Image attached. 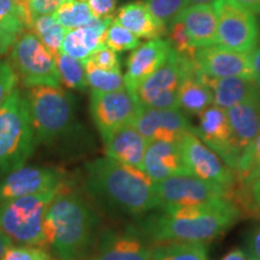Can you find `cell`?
<instances>
[{"instance_id":"ab89813d","label":"cell","mask_w":260,"mask_h":260,"mask_svg":"<svg viewBox=\"0 0 260 260\" xmlns=\"http://www.w3.org/2000/svg\"><path fill=\"white\" fill-rule=\"evenodd\" d=\"M18 75L16 74L11 64L6 60H0V107L17 88Z\"/></svg>"},{"instance_id":"b9f144b4","label":"cell","mask_w":260,"mask_h":260,"mask_svg":"<svg viewBox=\"0 0 260 260\" xmlns=\"http://www.w3.org/2000/svg\"><path fill=\"white\" fill-rule=\"evenodd\" d=\"M67 0H29V8L32 17L44 15H53Z\"/></svg>"},{"instance_id":"30bf717a","label":"cell","mask_w":260,"mask_h":260,"mask_svg":"<svg viewBox=\"0 0 260 260\" xmlns=\"http://www.w3.org/2000/svg\"><path fill=\"white\" fill-rule=\"evenodd\" d=\"M193 130L182 135L177 142L184 165L193 176L222 188L232 198L237 186L235 172L224 164L222 159L194 134Z\"/></svg>"},{"instance_id":"5bb4252c","label":"cell","mask_w":260,"mask_h":260,"mask_svg":"<svg viewBox=\"0 0 260 260\" xmlns=\"http://www.w3.org/2000/svg\"><path fill=\"white\" fill-rule=\"evenodd\" d=\"M152 246L135 225L107 229L99 236L89 260H151Z\"/></svg>"},{"instance_id":"f35d334b","label":"cell","mask_w":260,"mask_h":260,"mask_svg":"<svg viewBox=\"0 0 260 260\" xmlns=\"http://www.w3.org/2000/svg\"><path fill=\"white\" fill-rule=\"evenodd\" d=\"M84 60H88L92 63L94 67L99 68L103 70H110V71H118L121 70V61H119V57L117 56L115 51L109 48L106 45H102L98 47L95 51L88 58Z\"/></svg>"},{"instance_id":"9c48e42d","label":"cell","mask_w":260,"mask_h":260,"mask_svg":"<svg viewBox=\"0 0 260 260\" xmlns=\"http://www.w3.org/2000/svg\"><path fill=\"white\" fill-rule=\"evenodd\" d=\"M212 5L217 14L216 44L228 50L251 53L260 38L254 14L235 0H214Z\"/></svg>"},{"instance_id":"f546056e","label":"cell","mask_w":260,"mask_h":260,"mask_svg":"<svg viewBox=\"0 0 260 260\" xmlns=\"http://www.w3.org/2000/svg\"><path fill=\"white\" fill-rule=\"evenodd\" d=\"M54 60L60 83L70 89L86 90L88 84L82 60L68 56L61 51L54 56Z\"/></svg>"},{"instance_id":"9a60e30c","label":"cell","mask_w":260,"mask_h":260,"mask_svg":"<svg viewBox=\"0 0 260 260\" xmlns=\"http://www.w3.org/2000/svg\"><path fill=\"white\" fill-rule=\"evenodd\" d=\"M194 134L213 151L223 162L235 171L240 155L234 147L232 128L225 110L211 105L199 115V125Z\"/></svg>"},{"instance_id":"f907efd6","label":"cell","mask_w":260,"mask_h":260,"mask_svg":"<svg viewBox=\"0 0 260 260\" xmlns=\"http://www.w3.org/2000/svg\"><path fill=\"white\" fill-rule=\"evenodd\" d=\"M76 2H83V3H87L88 0H76Z\"/></svg>"},{"instance_id":"4316f807","label":"cell","mask_w":260,"mask_h":260,"mask_svg":"<svg viewBox=\"0 0 260 260\" xmlns=\"http://www.w3.org/2000/svg\"><path fill=\"white\" fill-rule=\"evenodd\" d=\"M32 14L27 3L21 0H0V27L19 37L31 30Z\"/></svg>"},{"instance_id":"7402d4cb","label":"cell","mask_w":260,"mask_h":260,"mask_svg":"<svg viewBox=\"0 0 260 260\" xmlns=\"http://www.w3.org/2000/svg\"><path fill=\"white\" fill-rule=\"evenodd\" d=\"M195 48L211 46L217 39V14L212 4L188 5L176 17Z\"/></svg>"},{"instance_id":"74e56055","label":"cell","mask_w":260,"mask_h":260,"mask_svg":"<svg viewBox=\"0 0 260 260\" xmlns=\"http://www.w3.org/2000/svg\"><path fill=\"white\" fill-rule=\"evenodd\" d=\"M3 260H56L47 249L38 246H10Z\"/></svg>"},{"instance_id":"d4e9b609","label":"cell","mask_w":260,"mask_h":260,"mask_svg":"<svg viewBox=\"0 0 260 260\" xmlns=\"http://www.w3.org/2000/svg\"><path fill=\"white\" fill-rule=\"evenodd\" d=\"M112 21L113 18H93L84 27L67 30L60 51L76 59L84 60L98 47L105 45L104 37Z\"/></svg>"},{"instance_id":"484cf974","label":"cell","mask_w":260,"mask_h":260,"mask_svg":"<svg viewBox=\"0 0 260 260\" xmlns=\"http://www.w3.org/2000/svg\"><path fill=\"white\" fill-rule=\"evenodd\" d=\"M211 105H213V94L198 79L197 74L188 75L182 80L178 88L180 109L190 115H200Z\"/></svg>"},{"instance_id":"c3c4849f","label":"cell","mask_w":260,"mask_h":260,"mask_svg":"<svg viewBox=\"0 0 260 260\" xmlns=\"http://www.w3.org/2000/svg\"><path fill=\"white\" fill-rule=\"evenodd\" d=\"M222 260H249V259L247 258V255L241 251V249L236 248V249H233L232 252L228 253Z\"/></svg>"},{"instance_id":"ba28073f","label":"cell","mask_w":260,"mask_h":260,"mask_svg":"<svg viewBox=\"0 0 260 260\" xmlns=\"http://www.w3.org/2000/svg\"><path fill=\"white\" fill-rule=\"evenodd\" d=\"M10 64L27 88L60 86L54 56L31 30L16 39L10 50Z\"/></svg>"},{"instance_id":"bcb514c9","label":"cell","mask_w":260,"mask_h":260,"mask_svg":"<svg viewBox=\"0 0 260 260\" xmlns=\"http://www.w3.org/2000/svg\"><path fill=\"white\" fill-rule=\"evenodd\" d=\"M235 2L253 14H260V0H235Z\"/></svg>"},{"instance_id":"603a6c76","label":"cell","mask_w":260,"mask_h":260,"mask_svg":"<svg viewBox=\"0 0 260 260\" xmlns=\"http://www.w3.org/2000/svg\"><path fill=\"white\" fill-rule=\"evenodd\" d=\"M104 145L106 157L142 170L148 142L134 125L128 124L116 130L106 141H104Z\"/></svg>"},{"instance_id":"8fae6325","label":"cell","mask_w":260,"mask_h":260,"mask_svg":"<svg viewBox=\"0 0 260 260\" xmlns=\"http://www.w3.org/2000/svg\"><path fill=\"white\" fill-rule=\"evenodd\" d=\"M154 190L159 203L158 210L218 203L230 198L222 188L193 175H177L155 182Z\"/></svg>"},{"instance_id":"d6986e66","label":"cell","mask_w":260,"mask_h":260,"mask_svg":"<svg viewBox=\"0 0 260 260\" xmlns=\"http://www.w3.org/2000/svg\"><path fill=\"white\" fill-rule=\"evenodd\" d=\"M142 170L154 183L177 175H191L182 160L177 144L167 141L148 142Z\"/></svg>"},{"instance_id":"4dcf8cb0","label":"cell","mask_w":260,"mask_h":260,"mask_svg":"<svg viewBox=\"0 0 260 260\" xmlns=\"http://www.w3.org/2000/svg\"><path fill=\"white\" fill-rule=\"evenodd\" d=\"M82 61L84 64V70H86L87 84L92 90L102 93H111L125 89L124 75L121 73V70H103L94 67L88 60Z\"/></svg>"},{"instance_id":"4fadbf2b","label":"cell","mask_w":260,"mask_h":260,"mask_svg":"<svg viewBox=\"0 0 260 260\" xmlns=\"http://www.w3.org/2000/svg\"><path fill=\"white\" fill-rule=\"evenodd\" d=\"M193 63L197 73L206 76L242 77L254 81V74L248 53L228 50L218 45L197 48Z\"/></svg>"},{"instance_id":"7dc6e473","label":"cell","mask_w":260,"mask_h":260,"mask_svg":"<svg viewBox=\"0 0 260 260\" xmlns=\"http://www.w3.org/2000/svg\"><path fill=\"white\" fill-rule=\"evenodd\" d=\"M11 245H12L11 240H10L5 234L0 230V260H3V256H4L6 249H8Z\"/></svg>"},{"instance_id":"681fc988","label":"cell","mask_w":260,"mask_h":260,"mask_svg":"<svg viewBox=\"0 0 260 260\" xmlns=\"http://www.w3.org/2000/svg\"><path fill=\"white\" fill-rule=\"evenodd\" d=\"M214 0H188V5L195 4H212Z\"/></svg>"},{"instance_id":"836d02e7","label":"cell","mask_w":260,"mask_h":260,"mask_svg":"<svg viewBox=\"0 0 260 260\" xmlns=\"http://www.w3.org/2000/svg\"><path fill=\"white\" fill-rule=\"evenodd\" d=\"M232 199L241 213L260 219V178L247 184H240L234 190Z\"/></svg>"},{"instance_id":"8992f818","label":"cell","mask_w":260,"mask_h":260,"mask_svg":"<svg viewBox=\"0 0 260 260\" xmlns=\"http://www.w3.org/2000/svg\"><path fill=\"white\" fill-rule=\"evenodd\" d=\"M58 188L0 204V230L12 242L44 248V218Z\"/></svg>"},{"instance_id":"6da1fadb","label":"cell","mask_w":260,"mask_h":260,"mask_svg":"<svg viewBox=\"0 0 260 260\" xmlns=\"http://www.w3.org/2000/svg\"><path fill=\"white\" fill-rule=\"evenodd\" d=\"M240 217L241 211L228 198L218 203L148 212L134 225L151 243H205L225 233Z\"/></svg>"},{"instance_id":"44dd1931","label":"cell","mask_w":260,"mask_h":260,"mask_svg":"<svg viewBox=\"0 0 260 260\" xmlns=\"http://www.w3.org/2000/svg\"><path fill=\"white\" fill-rule=\"evenodd\" d=\"M225 111L232 128L234 147L241 155L260 132V95Z\"/></svg>"},{"instance_id":"e575fe53","label":"cell","mask_w":260,"mask_h":260,"mask_svg":"<svg viewBox=\"0 0 260 260\" xmlns=\"http://www.w3.org/2000/svg\"><path fill=\"white\" fill-rule=\"evenodd\" d=\"M104 44L115 52H125L135 50L140 45V39L121 24L112 21L106 29Z\"/></svg>"},{"instance_id":"f1b7e54d","label":"cell","mask_w":260,"mask_h":260,"mask_svg":"<svg viewBox=\"0 0 260 260\" xmlns=\"http://www.w3.org/2000/svg\"><path fill=\"white\" fill-rule=\"evenodd\" d=\"M31 31L53 56L59 53L67 29L61 27L53 16L44 15L34 17Z\"/></svg>"},{"instance_id":"cb8c5ba5","label":"cell","mask_w":260,"mask_h":260,"mask_svg":"<svg viewBox=\"0 0 260 260\" xmlns=\"http://www.w3.org/2000/svg\"><path fill=\"white\" fill-rule=\"evenodd\" d=\"M113 21L133 32L135 37L148 40L161 39L168 31L167 25L154 17L142 0L123 5L116 17H113Z\"/></svg>"},{"instance_id":"816d5d0a","label":"cell","mask_w":260,"mask_h":260,"mask_svg":"<svg viewBox=\"0 0 260 260\" xmlns=\"http://www.w3.org/2000/svg\"><path fill=\"white\" fill-rule=\"evenodd\" d=\"M21 2H23V3H27V4H29V0H21Z\"/></svg>"},{"instance_id":"277c9868","label":"cell","mask_w":260,"mask_h":260,"mask_svg":"<svg viewBox=\"0 0 260 260\" xmlns=\"http://www.w3.org/2000/svg\"><path fill=\"white\" fill-rule=\"evenodd\" d=\"M37 144L24 95L16 88L0 107V175L23 167Z\"/></svg>"},{"instance_id":"60d3db41","label":"cell","mask_w":260,"mask_h":260,"mask_svg":"<svg viewBox=\"0 0 260 260\" xmlns=\"http://www.w3.org/2000/svg\"><path fill=\"white\" fill-rule=\"evenodd\" d=\"M94 18H113L117 0H88L87 2Z\"/></svg>"},{"instance_id":"d590c367","label":"cell","mask_w":260,"mask_h":260,"mask_svg":"<svg viewBox=\"0 0 260 260\" xmlns=\"http://www.w3.org/2000/svg\"><path fill=\"white\" fill-rule=\"evenodd\" d=\"M167 34L169 35L168 41L170 42L172 50L180 54V56L193 60L197 48L191 45L190 39L188 37L186 28L182 24V22L178 21L177 18L170 22L168 24Z\"/></svg>"},{"instance_id":"d6a6232c","label":"cell","mask_w":260,"mask_h":260,"mask_svg":"<svg viewBox=\"0 0 260 260\" xmlns=\"http://www.w3.org/2000/svg\"><path fill=\"white\" fill-rule=\"evenodd\" d=\"M234 172L236 175L237 186L247 184L260 178V132L252 144L240 155Z\"/></svg>"},{"instance_id":"1f68e13d","label":"cell","mask_w":260,"mask_h":260,"mask_svg":"<svg viewBox=\"0 0 260 260\" xmlns=\"http://www.w3.org/2000/svg\"><path fill=\"white\" fill-rule=\"evenodd\" d=\"M52 16L67 30L84 27L94 18L88 4L76 0H67Z\"/></svg>"},{"instance_id":"7bdbcfd3","label":"cell","mask_w":260,"mask_h":260,"mask_svg":"<svg viewBox=\"0 0 260 260\" xmlns=\"http://www.w3.org/2000/svg\"><path fill=\"white\" fill-rule=\"evenodd\" d=\"M246 253L249 260H260V225L249 234L246 242Z\"/></svg>"},{"instance_id":"e0dca14e","label":"cell","mask_w":260,"mask_h":260,"mask_svg":"<svg viewBox=\"0 0 260 260\" xmlns=\"http://www.w3.org/2000/svg\"><path fill=\"white\" fill-rule=\"evenodd\" d=\"M147 142L167 141L177 144L182 135L194 128L183 113L177 110L140 107L133 124Z\"/></svg>"},{"instance_id":"ac0fdd59","label":"cell","mask_w":260,"mask_h":260,"mask_svg":"<svg viewBox=\"0 0 260 260\" xmlns=\"http://www.w3.org/2000/svg\"><path fill=\"white\" fill-rule=\"evenodd\" d=\"M170 51V42L162 39L149 40L133 50L126 60L125 88L135 94L140 83L164 64Z\"/></svg>"},{"instance_id":"f6af8a7d","label":"cell","mask_w":260,"mask_h":260,"mask_svg":"<svg viewBox=\"0 0 260 260\" xmlns=\"http://www.w3.org/2000/svg\"><path fill=\"white\" fill-rule=\"evenodd\" d=\"M249 58H251L253 74H254V81L260 87V40L254 50L249 53Z\"/></svg>"},{"instance_id":"2e32d148","label":"cell","mask_w":260,"mask_h":260,"mask_svg":"<svg viewBox=\"0 0 260 260\" xmlns=\"http://www.w3.org/2000/svg\"><path fill=\"white\" fill-rule=\"evenodd\" d=\"M64 175L58 169L42 167H21L9 172L0 181V204L57 189L63 183Z\"/></svg>"},{"instance_id":"83f0119b","label":"cell","mask_w":260,"mask_h":260,"mask_svg":"<svg viewBox=\"0 0 260 260\" xmlns=\"http://www.w3.org/2000/svg\"><path fill=\"white\" fill-rule=\"evenodd\" d=\"M151 260H209L207 248L201 242L154 243Z\"/></svg>"},{"instance_id":"7a4b0ae2","label":"cell","mask_w":260,"mask_h":260,"mask_svg":"<svg viewBox=\"0 0 260 260\" xmlns=\"http://www.w3.org/2000/svg\"><path fill=\"white\" fill-rule=\"evenodd\" d=\"M86 189L99 206L118 216L140 218L159 207L151 177L109 157L87 162Z\"/></svg>"},{"instance_id":"3957f363","label":"cell","mask_w":260,"mask_h":260,"mask_svg":"<svg viewBox=\"0 0 260 260\" xmlns=\"http://www.w3.org/2000/svg\"><path fill=\"white\" fill-rule=\"evenodd\" d=\"M99 218L82 194L61 183L44 218V248L56 260H82L96 240Z\"/></svg>"},{"instance_id":"52a82bcc","label":"cell","mask_w":260,"mask_h":260,"mask_svg":"<svg viewBox=\"0 0 260 260\" xmlns=\"http://www.w3.org/2000/svg\"><path fill=\"white\" fill-rule=\"evenodd\" d=\"M197 74L193 60L180 56L171 48L168 59L153 74L142 81L135 95L142 106L152 109L177 110L178 88L188 75Z\"/></svg>"},{"instance_id":"ee69618b","label":"cell","mask_w":260,"mask_h":260,"mask_svg":"<svg viewBox=\"0 0 260 260\" xmlns=\"http://www.w3.org/2000/svg\"><path fill=\"white\" fill-rule=\"evenodd\" d=\"M17 38V35L12 34V32L5 30L4 28L0 27V56L8 53L11 50L12 45L15 44Z\"/></svg>"},{"instance_id":"ffe728a7","label":"cell","mask_w":260,"mask_h":260,"mask_svg":"<svg viewBox=\"0 0 260 260\" xmlns=\"http://www.w3.org/2000/svg\"><path fill=\"white\" fill-rule=\"evenodd\" d=\"M197 77L211 89L213 94V104L223 110L260 95V87L253 80L242 77L214 79L199 73H197Z\"/></svg>"},{"instance_id":"7c38bea8","label":"cell","mask_w":260,"mask_h":260,"mask_svg":"<svg viewBox=\"0 0 260 260\" xmlns=\"http://www.w3.org/2000/svg\"><path fill=\"white\" fill-rule=\"evenodd\" d=\"M140 107L138 98L126 88L111 93H90V115L103 141L122 126L133 124Z\"/></svg>"},{"instance_id":"8d00e7d4","label":"cell","mask_w":260,"mask_h":260,"mask_svg":"<svg viewBox=\"0 0 260 260\" xmlns=\"http://www.w3.org/2000/svg\"><path fill=\"white\" fill-rule=\"evenodd\" d=\"M142 2L147 5L154 17L167 27L182 10L188 6V0H142Z\"/></svg>"},{"instance_id":"5b68a950","label":"cell","mask_w":260,"mask_h":260,"mask_svg":"<svg viewBox=\"0 0 260 260\" xmlns=\"http://www.w3.org/2000/svg\"><path fill=\"white\" fill-rule=\"evenodd\" d=\"M37 142L63 138L74 123V104L60 86H34L24 94Z\"/></svg>"}]
</instances>
